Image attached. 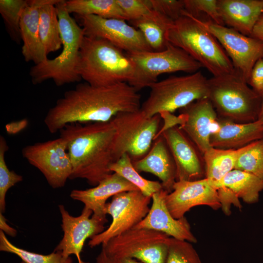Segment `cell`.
<instances>
[{
    "instance_id": "obj_42",
    "label": "cell",
    "mask_w": 263,
    "mask_h": 263,
    "mask_svg": "<svg viewBox=\"0 0 263 263\" xmlns=\"http://www.w3.org/2000/svg\"><path fill=\"white\" fill-rule=\"evenodd\" d=\"M0 230L12 237H15L17 234V231L7 223L6 219L2 213H0Z\"/></svg>"
},
{
    "instance_id": "obj_9",
    "label": "cell",
    "mask_w": 263,
    "mask_h": 263,
    "mask_svg": "<svg viewBox=\"0 0 263 263\" xmlns=\"http://www.w3.org/2000/svg\"><path fill=\"white\" fill-rule=\"evenodd\" d=\"M126 53L135 70L134 79L130 85L138 92L157 81L162 74L179 71L193 74L203 67L183 50L169 42L161 51Z\"/></svg>"
},
{
    "instance_id": "obj_23",
    "label": "cell",
    "mask_w": 263,
    "mask_h": 263,
    "mask_svg": "<svg viewBox=\"0 0 263 263\" xmlns=\"http://www.w3.org/2000/svg\"><path fill=\"white\" fill-rule=\"evenodd\" d=\"M139 190L138 188L119 174L113 172L97 185L86 189H73L71 198L83 203L93 214L106 215L104 208L107 200L111 197L122 192Z\"/></svg>"
},
{
    "instance_id": "obj_25",
    "label": "cell",
    "mask_w": 263,
    "mask_h": 263,
    "mask_svg": "<svg viewBox=\"0 0 263 263\" xmlns=\"http://www.w3.org/2000/svg\"><path fill=\"white\" fill-rule=\"evenodd\" d=\"M211 184L217 189L221 187L229 189L238 199L241 198L248 204L257 202L260 193L263 190V179L253 174L235 169L220 181Z\"/></svg>"
},
{
    "instance_id": "obj_44",
    "label": "cell",
    "mask_w": 263,
    "mask_h": 263,
    "mask_svg": "<svg viewBox=\"0 0 263 263\" xmlns=\"http://www.w3.org/2000/svg\"><path fill=\"white\" fill-rule=\"evenodd\" d=\"M24 263V262H23V261H21V262L20 263Z\"/></svg>"
},
{
    "instance_id": "obj_30",
    "label": "cell",
    "mask_w": 263,
    "mask_h": 263,
    "mask_svg": "<svg viewBox=\"0 0 263 263\" xmlns=\"http://www.w3.org/2000/svg\"><path fill=\"white\" fill-rule=\"evenodd\" d=\"M110 169L112 172L119 174L135 186L146 196L151 197L154 193L163 189L161 183L142 177L134 168L131 157L127 153L113 163Z\"/></svg>"
},
{
    "instance_id": "obj_24",
    "label": "cell",
    "mask_w": 263,
    "mask_h": 263,
    "mask_svg": "<svg viewBox=\"0 0 263 263\" xmlns=\"http://www.w3.org/2000/svg\"><path fill=\"white\" fill-rule=\"evenodd\" d=\"M217 5L225 25L246 36L263 14V0H218Z\"/></svg>"
},
{
    "instance_id": "obj_37",
    "label": "cell",
    "mask_w": 263,
    "mask_h": 263,
    "mask_svg": "<svg viewBox=\"0 0 263 263\" xmlns=\"http://www.w3.org/2000/svg\"><path fill=\"white\" fill-rule=\"evenodd\" d=\"M126 20H137L152 10L150 0H116Z\"/></svg>"
},
{
    "instance_id": "obj_5",
    "label": "cell",
    "mask_w": 263,
    "mask_h": 263,
    "mask_svg": "<svg viewBox=\"0 0 263 263\" xmlns=\"http://www.w3.org/2000/svg\"><path fill=\"white\" fill-rule=\"evenodd\" d=\"M59 24L62 49L53 59L36 64L29 75L34 84L52 79L57 86L79 82L77 72L80 49L84 33L83 28L73 18L66 7V0H60L55 5Z\"/></svg>"
},
{
    "instance_id": "obj_40",
    "label": "cell",
    "mask_w": 263,
    "mask_h": 263,
    "mask_svg": "<svg viewBox=\"0 0 263 263\" xmlns=\"http://www.w3.org/2000/svg\"><path fill=\"white\" fill-rule=\"evenodd\" d=\"M95 263H142L135 259L118 257L107 254L103 249L97 256Z\"/></svg>"
},
{
    "instance_id": "obj_43",
    "label": "cell",
    "mask_w": 263,
    "mask_h": 263,
    "mask_svg": "<svg viewBox=\"0 0 263 263\" xmlns=\"http://www.w3.org/2000/svg\"><path fill=\"white\" fill-rule=\"evenodd\" d=\"M262 104L257 120L259 121L260 122L263 124V94L262 95Z\"/></svg>"
},
{
    "instance_id": "obj_10",
    "label": "cell",
    "mask_w": 263,
    "mask_h": 263,
    "mask_svg": "<svg viewBox=\"0 0 263 263\" xmlns=\"http://www.w3.org/2000/svg\"><path fill=\"white\" fill-rule=\"evenodd\" d=\"M170 238L159 231L132 228L102 244V248L111 256L143 263H166Z\"/></svg>"
},
{
    "instance_id": "obj_39",
    "label": "cell",
    "mask_w": 263,
    "mask_h": 263,
    "mask_svg": "<svg viewBox=\"0 0 263 263\" xmlns=\"http://www.w3.org/2000/svg\"><path fill=\"white\" fill-rule=\"evenodd\" d=\"M251 88L262 96L263 94V58L259 59L254 65L247 82Z\"/></svg>"
},
{
    "instance_id": "obj_3",
    "label": "cell",
    "mask_w": 263,
    "mask_h": 263,
    "mask_svg": "<svg viewBox=\"0 0 263 263\" xmlns=\"http://www.w3.org/2000/svg\"><path fill=\"white\" fill-rule=\"evenodd\" d=\"M77 72L88 84L98 87L126 82L135 77V67L127 53L108 41L84 36Z\"/></svg>"
},
{
    "instance_id": "obj_35",
    "label": "cell",
    "mask_w": 263,
    "mask_h": 263,
    "mask_svg": "<svg viewBox=\"0 0 263 263\" xmlns=\"http://www.w3.org/2000/svg\"><path fill=\"white\" fill-rule=\"evenodd\" d=\"M5 138L0 136V213L5 212L6 195L8 190L23 180L21 175L10 170L5 160V154L8 150Z\"/></svg>"
},
{
    "instance_id": "obj_2",
    "label": "cell",
    "mask_w": 263,
    "mask_h": 263,
    "mask_svg": "<svg viewBox=\"0 0 263 263\" xmlns=\"http://www.w3.org/2000/svg\"><path fill=\"white\" fill-rule=\"evenodd\" d=\"M65 140L72 165L70 179H85L94 187L112 174L114 162L113 143L115 129L105 122L74 123L59 131Z\"/></svg>"
},
{
    "instance_id": "obj_41",
    "label": "cell",
    "mask_w": 263,
    "mask_h": 263,
    "mask_svg": "<svg viewBox=\"0 0 263 263\" xmlns=\"http://www.w3.org/2000/svg\"><path fill=\"white\" fill-rule=\"evenodd\" d=\"M250 37L258 39L263 44V14L254 27Z\"/></svg>"
},
{
    "instance_id": "obj_45",
    "label": "cell",
    "mask_w": 263,
    "mask_h": 263,
    "mask_svg": "<svg viewBox=\"0 0 263 263\" xmlns=\"http://www.w3.org/2000/svg\"><path fill=\"white\" fill-rule=\"evenodd\" d=\"M262 58H263V57H262Z\"/></svg>"
},
{
    "instance_id": "obj_22",
    "label": "cell",
    "mask_w": 263,
    "mask_h": 263,
    "mask_svg": "<svg viewBox=\"0 0 263 263\" xmlns=\"http://www.w3.org/2000/svg\"><path fill=\"white\" fill-rule=\"evenodd\" d=\"M50 0H28L21 14L20 32L23 42L21 53L26 62L35 65L46 61L47 55L41 41L39 32L41 7Z\"/></svg>"
},
{
    "instance_id": "obj_17",
    "label": "cell",
    "mask_w": 263,
    "mask_h": 263,
    "mask_svg": "<svg viewBox=\"0 0 263 263\" xmlns=\"http://www.w3.org/2000/svg\"><path fill=\"white\" fill-rule=\"evenodd\" d=\"M160 135L165 138L174 159L176 181L206 178L203 155L178 125L167 129Z\"/></svg>"
},
{
    "instance_id": "obj_28",
    "label": "cell",
    "mask_w": 263,
    "mask_h": 263,
    "mask_svg": "<svg viewBox=\"0 0 263 263\" xmlns=\"http://www.w3.org/2000/svg\"><path fill=\"white\" fill-rule=\"evenodd\" d=\"M60 0H50L39 12V32L47 55L59 50L62 46L59 21L55 5Z\"/></svg>"
},
{
    "instance_id": "obj_19",
    "label": "cell",
    "mask_w": 263,
    "mask_h": 263,
    "mask_svg": "<svg viewBox=\"0 0 263 263\" xmlns=\"http://www.w3.org/2000/svg\"><path fill=\"white\" fill-rule=\"evenodd\" d=\"M168 193L162 189L152 195V205L148 213L133 228L150 229L178 240L196 243L197 239L185 217L176 219L170 213L165 202Z\"/></svg>"
},
{
    "instance_id": "obj_14",
    "label": "cell",
    "mask_w": 263,
    "mask_h": 263,
    "mask_svg": "<svg viewBox=\"0 0 263 263\" xmlns=\"http://www.w3.org/2000/svg\"><path fill=\"white\" fill-rule=\"evenodd\" d=\"M58 208L63 236L54 251L60 252L65 258L75 255L78 263H89L82 260L81 252L88 238L105 230L104 225L108 222L106 215L93 214L91 209L84 207L81 214L75 217L63 205H59Z\"/></svg>"
},
{
    "instance_id": "obj_20",
    "label": "cell",
    "mask_w": 263,
    "mask_h": 263,
    "mask_svg": "<svg viewBox=\"0 0 263 263\" xmlns=\"http://www.w3.org/2000/svg\"><path fill=\"white\" fill-rule=\"evenodd\" d=\"M263 139V124L259 121L237 123L219 118L210 136L211 147L237 150Z\"/></svg>"
},
{
    "instance_id": "obj_33",
    "label": "cell",
    "mask_w": 263,
    "mask_h": 263,
    "mask_svg": "<svg viewBox=\"0 0 263 263\" xmlns=\"http://www.w3.org/2000/svg\"><path fill=\"white\" fill-rule=\"evenodd\" d=\"M234 169L253 174L263 179V139L247 145L238 157Z\"/></svg>"
},
{
    "instance_id": "obj_38",
    "label": "cell",
    "mask_w": 263,
    "mask_h": 263,
    "mask_svg": "<svg viewBox=\"0 0 263 263\" xmlns=\"http://www.w3.org/2000/svg\"><path fill=\"white\" fill-rule=\"evenodd\" d=\"M152 9L173 21L183 16L185 11L184 0H150Z\"/></svg>"
},
{
    "instance_id": "obj_29",
    "label": "cell",
    "mask_w": 263,
    "mask_h": 263,
    "mask_svg": "<svg viewBox=\"0 0 263 263\" xmlns=\"http://www.w3.org/2000/svg\"><path fill=\"white\" fill-rule=\"evenodd\" d=\"M66 7L70 14L77 16L94 15L126 20L116 0H66Z\"/></svg>"
},
{
    "instance_id": "obj_13",
    "label": "cell",
    "mask_w": 263,
    "mask_h": 263,
    "mask_svg": "<svg viewBox=\"0 0 263 263\" xmlns=\"http://www.w3.org/2000/svg\"><path fill=\"white\" fill-rule=\"evenodd\" d=\"M197 20L216 38L230 59L236 72L247 83L254 65L263 57V44L233 28L210 20Z\"/></svg>"
},
{
    "instance_id": "obj_4",
    "label": "cell",
    "mask_w": 263,
    "mask_h": 263,
    "mask_svg": "<svg viewBox=\"0 0 263 263\" xmlns=\"http://www.w3.org/2000/svg\"><path fill=\"white\" fill-rule=\"evenodd\" d=\"M168 40L185 51L214 77L236 72L216 38L197 19L184 11L183 16L174 21L168 32Z\"/></svg>"
},
{
    "instance_id": "obj_8",
    "label": "cell",
    "mask_w": 263,
    "mask_h": 263,
    "mask_svg": "<svg viewBox=\"0 0 263 263\" xmlns=\"http://www.w3.org/2000/svg\"><path fill=\"white\" fill-rule=\"evenodd\" d=\"M160 114L147 117L141 109L118 113L110 120L115 131L113 143L114 162L124 154L134 162L144 157L150 150L159 132Z\"/></svg>"
},
{
    "instance_id": "obj_7",
    "label": "cell",
    "mask_w": 263,
    "mask_h": 263,
    "mask_svg": "<svg viewBox=\"0 0 263 263\" xmlns=\"http://www.w3.org/2000/svg\"><path fill=\"white\" fill-rule=\"evenodd\" d=\"M149 87V95L140 108L148 117L163 112L172 113L208 95L207 79L201 71L169 77Z\"/></svg>"
},
{
    "instance_id": "obj_27",
    "label": "cell",
    "mask_w": 263,
    "mask_h": 263,
    "mask_svg": "<svg viewBox=\"0 0 263 263\" xmlns=\"http://www.w3.org/2000/svg\"><path fill=\"white\" fill-rule=\"evenodd\" d=\"M247 147V145L237 150L213 147L208 149L203 154L206 178L211 183L218 182L223 178L234 169L238 157Z\"/></svg>"
},
{
    "instance_id": "obj_16",
    "label": "cell",
    "mask_w": 263,
    "mask_h": 263,
    "mask_svg": "<svg viewBox=\"0 0 263 263\" xmlns=\"http://www.w3.org/2000/svg\"><path fill=\"white\" fill-rule=\"evenodd\" d=\"M166 206L176 219L185 217L191 208L207 206L214 210L221 207L217 189L206 178L194 180L176 181L173 190L165 197Z\"/></svg>"
},
{
    "instance_id": "obj_32",
    "label": "cell",
    "mask_w": 263,
    "mask_h": 263,
    "mask_svg": "<svg viewBox=\"0 0 263 263\" xmlns=\"http://www.w3.org/2000/svg\"><path fill=\"white\" fill-rule=\"evenodd\" d=\"M28 0H0V13L10 37L17 43L21 40L20 20Z\"/></svg>"
},
{
    "instance_id": "obj_21",
    "label": "cell",
    "mask_w": 263,
    "mask_h": 263,
    "mask_svg": "<svg viewBox=\"0 0 263 263\" xmlns=\"http://www.w3.org/2000/svg\"><path fill=\"white\" fill-rule=\"evenodd\" d=\"M132 162L139 173L149 172L155 175L161 181L163 189L169 193L173 190L176 182V168L162 135L154 139L150 150L144 157Z\"/></svg>"
},
{
    "instance_id": "obj_26",
    "label": "cell",
    "mask_w": 263,
    "mask_h": 263,
    "mask_svg": "<svg viewBox=\"0 0 263 263\" xmlns=\"http://www.w3.org/2000/svg\"><path fill=\"white\" fill-rule=\"evenodd\" d=\"M131 22L141 32L153 51H161L166 48L169 43L168 32L174 21L152 10L140 19Z\"/></svg>"
},
{
    "instance_id": "obj_12",
    "label": "cell",
    "mask_w": 263,
    "mask_h": 263,
    "mask_svg": "<svg viewBox=\"0 0 263 263\" xmlns=\"http://www.w3.org/2000/svg\"><path fill=\"white\" fill-rule=\"evenodd\" d=\"M23 157L38 169L53 188L64 187L72 172V165L64 139L37 142L25 146Z\"/></svg>"
},
{
    "instance_id": "obj_31",
    "label": "cell",
    "mask_w": 263,
    "mask_h": 263,
    "mask_svg": "<svg viewBox=\"0 0 263 263\" xmlns=\"http://www.w3.org/2000/svg\"><path fill=\"white\" fill-rule=\"evenodd\" d=\"M0 250L16 255L25 263H73L71 257H64L61 253L54 251L49 254H38L16 246L6 237V234L0 230Z\"/></svg>"
},
{
    "instance_id": "obj_18",
    "label": "cell",
    "mask_w": 263,
    "mask_h": 263,
    "mask_svg": "<svg viewBox=\"0 0 263 263\" xmlns=\"http://www.w3.org/2000/svg\"><path fill=\"white\" fill-rule=\"evenodd\" d=\"M179 127L203 155L211 148L210 136L218 119L210 100L204 98L180 109Z\"/></svg>"
},
{
    "instance_id": "obj_34",
    "label": "cell",
    "mask_w": 263,
    "mask_h": 263,
    "mask_svg": "<svg viewBox=\"0 0 263 263\" xmlns=\"http://www.w3.org/2000/svg\"><path fill=\"white\" fill-rule=\"evenodd\" d=\"M218 0H184V12L201 21L210 20L214 23L225 26L219 14Z\"/></svg>"
},
{
    "instance_id": "obj_11",
    "label": "cell",
    "mask_w": 263,
    "mask_h": 263,
    "mask_svg": "<svg viewBox=\"0 0 263 263\" xmlns=\"http://www.w3.org/2000/svg\"><path fill=\"white\" fill-rule=\"evenodd\" d=\"M151 197L140 190L122 192L112 197L107 203L104 213L109 214L112 221L107 229L92 237L88 242L91 247L103 244L113 238L133 228L147 215Z\"/></svg>"
},
{
    "instance_id": "obj_36",
    "label": "cell",
    "mask_w": 263,
    "mask_h": 263,
    "mask_svg": "<svg viewBox=\"0 0 263 263\" xmlns=\"http://www.w3.org/2000/svg\"><path fill=\"white\" fill-rule=\"evenodd\" d=\"M166 263H202L190 242L170 237Z\"/></svg>"
},
{
    "instance_id": "obj_15",
    "label": "cell",
    "mask_w": 263,
    "mask_h": 263,
    "mask_svg": "<svg viewBox=\"0 0 263 263\" xmlns=\"http://www.w3.org/2000/svg\"><path fill=\"white\" fill-rule=\"evenodd\" d=\"M76 16L85 36L104 39L126 53L153 51L141 32L125 20Z\"/></svg>"
},
{
    "instance_id": "obj_1",
    "label": "cell",
    "mask_w": 263,
    "mask_h": 263,
    "mask_svg": "<svg viewBox=\"0 0 263 263\" xmlns=\"http://www.w3.org/2000/svg\"><path fill=\"white\" fill-rule=\"evenodd\" d=\"M140 94L129 83L98 87L78 84L57 99L44 119L51 133L74 123L105 122L121 112L140 109Z\"/></svg>"
},
{
    "instance_id": "obj_6",
    "label": "cell",
    "mask_w": 263,
    "mask_h": 263,
    "mask_svg": "<svg viewBox=\"0 0 263 263\" xmlns=\"http://www.w3.org/2000/svg\"><path fill=\"white\" fill-rule=\"evenodd\" d=\"M208 95L220 118L237 123L258 120L262 96L237 73L207 79Z\"/></svg>"
}]
</instances>
